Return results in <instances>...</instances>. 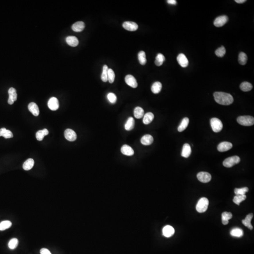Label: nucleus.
<instances>
[{"label":"nucleus","instance_id":"f257e3e1","mask_svg":"<svg viewBox=\"0 0 254 254\" xmlns=\"http://www.w3.org/2000/svg\"><path fill=\"white\" fill-rule=\"evenodd\" d=\"M215 101L219 104L224 105H228L233 102L232 96L230 94L223 92H216L214 93Z\"/></svg>","mask_w":254,"mask_h":254},{"label":"nucleus","instance_id":"f03ea898","mask_svg":"<svg viewBox=\"0 0 254 254\" xmlns=\"http://www.w3.org/2000/svg\"><path fill=\"white\" fill-rule=\"evenodd\" d=\"M237 121L242 126H252L254 124V118L251 116H241L237 118Z\"/></svg>","mask_w":254,"mask_h":254},{"label":"nucleus","instance_id":"7ed1b4c3","mask_svg":"<svg viewBox=\"0 0 254 254\" xmlns=\"http://www.w3.org/2000/svg\"><path fill=\"white\" fill-rule=\"evenodd\" d=\"M209 202L207 198H202L198 201L196 206L197 211L199 213H203L207 210L208 208Z\"/></svg>","mask_w":254,"mask_h":254},{"label":"nucleus","instance_id":"20e7f679","mask_svg":"<svg viewBox=\"0 0 254 254\" xmlns=\"http://www.w3.org/2000/svg\"><path fill=\"white\" fill-rule=\"evenodd\" d=\"M210 125L213 131L215 132H219L223 129V123L218 118H212L210 120Z\"/></svg>","mask_w":254,"mask_h":254},{"label":"nucleus","instance_id":"39448f33","mask_svg":"<svg viewBox=\"0 0 254 254\" xmlns=\"http://www.w3.org/2000/svg\"><path fill=\"white\" fill-rule=\"evenodd\" d=\"M240 161L241 159L239 156H232L224 160L223 161V165L226 168H231L234 165L238 164Z\"/></svg>","mask_w":254,"mask_h":254},{"label":"nucleus","instance_id":"423d86ee","mask_svg":"<svg viewBox=\"0 0 254 254\" xmlns=\"http://www.w3.org/2000/svg\"><path fill=\"white\" fill-rule=\"evenodd\" d=\"M197 177L200 182L203 183H207L211 179V175L210 173L206 172H200L198 173Z\"/></svg>","mask_w":254,"mask_h":254},{"label":"nucleus","instance_id":"0eeeda50","mask_svg":"<svg viewBox=\"0 0 254 254\" xmlns=\"http://www.w3.org/2000/svg\"><path fill=\"white\" fill-rule=\"evenodd\" d=\"M228 20L227 16L223 15L216 17L214 22V25L218 28L222 27L225 25Z\"/></svg>","mask_w":254,"mask_h":254},{"label":"nucleus","instance_id":"6e6552de","mask_svg":"<svg viewBox=\"0 0 254 254\" xmlns=\"http://www.w3.org/2000/svg\"><path fill=\"white\" fill-rule=\"evenodd\" d=\"M65 137L66 139L69 141H74L77 138V135L75 131L71 129H67L65 131Z\"/></svg>","mask_w":254,"mask_h":254},{"label":"nucleus","instance_id":"1a4fd4ad","mask_svg":"<svg viewBox=\"0 0 254 254\" xmlns=\"http://www.w3.org/2000/svg\"><path fill=\"white\" fill-rule=\"evenodd\" d=\"M122 26L125 29L130 31H135L138 28V26L136 23L131 21H126L123 23Z\"/></svg>","mask_w":254,"mask_h":254},{"label":"nucleus","instance_id":"9d476101","mask_svg":"<svg viewBox=\"0 0 254 254\" xmlns=\"http://www.w3.org/2000/svg\"><path fill=\"white\" fill-rule=\"evenodd\" d=\"M48 105L50 110L56 111L59 108V102L56 97H52L48 100Z\"/></svg>","mask_w":254,"mask_h":254},{"label":"nucleus","instance_id":"9b49d317","mask_svg":"<svg viewBox=\"0 0 254 254\" xmlns=\"http://www.w3.org/2000/svg\"><path fill=\"white\" fill-rule=\"evenodd\" d=\"M125 81L127 85L133 88H136L138 87V83L136 79L133 75H127L125 78Z\"/></svg>","mask_w":254,"mask_h":254},{"label":"nucleus","instance_id":"f8f14e48","mask_svg":"<svg viewBox=\"0 0 254 254\" xmlns=\"http://www.w3.org/2000/svg\"><path fill=\"white\" fill-rule=\"evenodd\" d=\"M9 97L8 99V102L9 105H12L17 99V94L15 89L11 88L8 91Z\"/></svg>","mask_w":254,"mask_h":254},{"label":"nucleus","instance_id":"ddd939ff","mask_svg":"<svg viewBox=\"0 0 254 254\" xmlns=\"http://www.w3.org/2000/svg\"><path fill=\"white\" fill-rule=\"evenodd\" d=\"M232 147V144L228 142H223L220 143L218 146V151L220 152H225L230 150Z\"/></svg>","mask_w":254,"mask_h":254},{"label":"nucleus","instance_id":"4468645a","mask_svg":"<svg viewBox=\"0 0 254 254\" xmlns=\"http://www.w3.org/2000/svg\"><path fill=\"white\" fill-rule=\"evenodd\" d=\"M177 59L178 64L182 67H186L188 66V60L185 54L183 53L179 54L177 57Z\"/></svg>","mask_w":254,"mask_h":254},{"label":"nucleus","instance_id":"2eb2a0df","mask_svg":"<svg viewBox=\"0 0 254 254\" xmlns=\"http://www.w3.org/2000/svg\"><path fill=\"white\" fill-rule=\"evenodd\" d=\"M175 230L173 227L170 225L165 226L163 230V235L165 237L169 238L174 235Z\"/></svg>","mask_w":254,"mask_h":254},{"label":"nucleus","instance_id":"dca6fc26","mask_svg":"<svg viewBox=\"0 0 254 254\" xmlns=\"http://www.w3.org/2000/svg\"><path fill=\"white\" fill-rule=\"evenodd\" d=\"M191 147L190 146V144H183L181 153V155L182 157L186 158H188L191 154Z\"/></svg>","mask_w":254,"mask_h":254},{"label":"nucleus","instance_id":"f3484780","mask_svg":"<svg viewBox=\"0 0 254 254\" xmlns=\"http://www.w3.org/2000/svg\"><path fill=\"white\" fill-rule=\"evenodd\" d=\"M121 151L123 155L127 156H132L134 154V151L132 148L127 144L123 145L121 148Z\"/></svg>","mask_w":254,"mask_h":254},{"label":"nucleus","instance_id":"a211bd4d","mask_svg":"<svg viewBox=\"0 0 254 254\" xmlns=\"http://www.w3.org/2000/svg\"><path fill=\"white\" fill-rule=\"evenodd\" d=\"M85 25L83 21H78L75 23L72 26V29L73 31L76 32H80L83 30L85 28Z\"/></svg>","mask_w":254,"mask_h":254},{"label":"nucleus","instance_id":"6ab92c4d","mask_svg":"<svg viewBox=\"0 0 254 254\" xmlns=\"http://www.w3.org/2000/svg\"><path fill=\"white\" fill-rule=\"evenodd\" d=\"M28 108L31 113L35 116H37L39 114V109L38 105L35 103H30L28 105Z\"/></svg>","mask_w":254,"mask_h":254},{"label":"nucleus","instance_id":"aec40b11","mask_svg":"<svg viewBox=\"0 0 254 254\" xmlns=\"http://www.w3.org/2000/svg\"><path fill=\"white\" fill-rule=\"evenodd\" d=\"M66 42L70 46L76 47L79 44V41L77 38L74 36H69L66 38Z\"/></svg>","mask_w":254,"mask_h":254},{"label":"nucleus","instance_id":"412c9836","mask_svg":"<svg viewBox=\"0 0 254 254\" xmlns=\"http://www.w3.org/2000/svg\"><path fill=\"white\" fill-rule=\"evenodd\" d=\"M153 137L149 134L144 135L141 139V143L144 145H150L153 143Z\"/></svg>","mask_w":254,"mask_h":254},{"label":"nucleus","instance_id":"4be33fe9","mask_svg":"<svg viewBox=\"0 0 254 254\" xmlns=\"http://www.w3.org/2000/svg\"><path fill=\"white\" fill-rule=\"evenodd\" d=\"M253 214L252 213L249 214V215L247 216L245 218V219L242 220V224L245 225V226L247 227L249 229H253V226L251 224V221L252 219L253 218Z\"/></svg>","mask_w":254,"mask_h":254},{"label":"nucleus","instance_id":"5701e85b","mask_svg":"<svg viewBox=\"0 0 254 254\" xmlns=\"http://www.w3.org/2000/svg\"><path fill=\"white\" fill-rule=\"evenodd\" d=\"M232 215L230 212H224L222 214V222L224 225L229 223V220L232 218Z\"/></svg>","mask_w":254,"mask_h":254},{"label":"nucleus","instance_id":"b1692460","mask_svg":"<svg viewBox=\"0 0 254 254\" xmlns=\"http://www.w3.org/2000/svg\"><path fill=\"white\" fill-rule=\"evenodd\" d=\"M0 136H3L5 138H10L13 137L12 132L7 130L5 128L0 129Z\"/></svg>","mask_w":254,"mask_h":254},{"label":"nucleus","instance_id":"393cba45","mask_svg":"<svg viewBox=\"0 0 254 254\" xmlns=\"http://www.w3.org/2000/svg\"><path fill=\"white\" fill-rule=\"evenodd\" d=\"M135 126V120L132 117H129L125 124V129L127 131H130L133 129Z\"/></svg>","mask_w":254,"mask_h":254},{"label":"nucleus","instance_id":"a878e982","mask_svg":"<svg viewBox=\"0 0 254 254\" xmlns=\"http://www.w3.org/2000/svg\"><path fill=\"white\" fill-rule=\"evenodd\" d=\"M154 115L151 112H148L146 113V114L144 115V118H143V122L144 124H149L151 123V122L153 121V119H154Z\"/></svg>","mask_w":254,"mask_h":254},{"label":"nucleus","instance_id":"bb28decb","mask_svg":"<svg viewBox=\"0 0 254 254\" xmlns=\"http://www.w3.org/2000/svg\"><path fill=\"white\" fill-rule=\"evenodd\" d=\"M48 130L46 128L43 130H40L37 132L36 133V138L38 141H42L45 136L48 135Z\"/></svg>","mask_w":254,"mask_h":254},{"label":"nucleus","instance_id":"cd10ccee","mask_svg":"<svg viewBox=\"0 0 254 254\" xmlns=\"http://www.w3.org/2000/svg\"><path fill=\"white\" fill-rule=\"evenodd\" d=\"M162 89V84L159 81L155 82L151 87V91L154 94L160 93Z\"/></svg>","mask_w":254,"mask_h":254},{"label":"nucleus","instance_id":"c85d7f7f","mask_svg":"<svg viewBox=\"0 0 254 254\" xmlns=\"http://www.w3.org/2000/svg\"><path fill=\"white\" fill-rule=\"evenodd\" d=\"M34 160H33V159H28L23 164V169L25 170H30L34 166Z\"/></svg>","mask_w":254,"mask_h":254},{"label":"nucleus","instance_id":"c756f323","mask_svg":"<svg viewBox=\"0 0 254 254\" xmlns=\"http://www.w3.org/2000/svg\"><path fill=\"white\" fill-rule=\"evenodd\" d=\"M189 122V119L188 118H183L179 126H178L177 130L179 132H182L185 130L187 127Z\"/></svg>","mask_w":254,"mask_h":254},{"label":"nucleus","instance_id":"7c9ffc66","mask_svg":"<svg viewBox=\"0 0 254 254\" xmlns=\"http://www.w3.org/2000/svg\"><path fill=\"white\" fill-rule=\"evenodd\" d=\"M134 114L135 118L136 119H140L142 118L144 115V111L143 108L140 107H136L134 110Z\"/></svg>","mask_w":254,"mask_h":254},{"label":"nucleus","instance_id":"2f4dec72","mask_svg":"<svg viewBox=\"0 0 254 254\" xmlns=\"http://www.w3.org/2000/svg\"><path fill=\"white\" fill-rule=\"evenodd\" d=\"M252 88H253L252 85L250 83L247 82V81L243 82L240 85V89L243 91H251L252 89Z\"/></svg>","mask_w":254,"mask_h":254},{"label":"nucleus","instance_id":"473e14b6","mask_svg":"<svg viewBox=\"0 0 254 254\" xmlns=\"http://www.w3.org/2000/svg\"><path fill=\"white\" fill-rule=\"evenodd\" d=\"M230 235L235 237H241L243 235V232L240 228H234L230 231Z\"/></svg>","mask_w":254,"mask_h":254},{"label":"nucleus","instance_id":"72a5a7b5","mask_svg":"<svg viewBox=\"0 0 254 254\" xmlns=\"http://www.w3.org/2000/svg\"><path fill=\"white\" fill-rule=\"evenodd\" d=\"M165 56H164L163 54L159 53L156 56V59L155 60V64L156 66L160 67L163 64V63L165 61Z\"/></svg>","mask_w":254,"mask_h":254},{"label":"nucleus","instance_id":"f704fd0d","mask_svg":"<svg viewBox=\"0 0 254 254\" xmlns=\"http://www.w3.org/2000/svg\"><path fill=\"white\" fill-rule=\"evenodd\" d=\"M138 59L139 63L142 65H144L146 63V55L144 51H140L138 54Z\"/></svg>","mask_w":254,"mask_h":254},{"label":"nucleus","instance_id":"c9c22d12","mask_svg":"<svg viewBox=\"0 0 254 254\" xmlns=\"http://www.w3.org/2000/svg\"><path fill=\"white\" fill-rule=\"evenodd\" d=\"M248 60V57L245 53H240L239 55L238 61L241 65H245L247 63Z\"/></svg>","mask_w":254,"mask_h":254},{"label":"nucleus","instance_id":"e433bc0d","mask_svg":"<svg viewBox=\"0 0 254 254\" xmlns=\"http://www.w3.org/2000/svg\"><path fill=\"white\" fill-rule=\"evenodd\" d=\"M246 195H237L234 197L233 199V202L234 203L238 205H240V203L241 202L245 200L246 199Z\"/></svg>","mask_w":254,"mask_h":254},{"label":"nucleus","instance_id":"4c0bfd02","mask_svg":"<svg viewBox=\"0 0 254 254\" xmlns=\"http://www.w3.org/2000/svg\"><path fill=\"white\" fill-rule=\"evenodd\" d=\"M108 67L106 65H104L103 68L102 73L101 75V79L103 82L108 81Z\"/></svg>","mask_w":254,"mask_h":254},{"label":"nucleus","instance_id":"58836bf2","mask_svg":"<svg viewBox=\"0 0 254 254\" xmlns=\"http://www.w3.org/2000/svg\"><path fill=\"white\" fill-rule=\"evenodd\" d=\"M12 225V223L9 221H4L0 223V230H5Z\"/></svg>","mask_w":254,"mask_h":254},{"label":"nucleus","instance_id":"ea45409f","mask_svg":"<svg viewBox=\"0 0 254 254\" xmlns=\"http://www.w3.org/2000/svg\"><path fill=\"white\" fill-rule=\"evenodd\" d=\"M226 53V50L224 46L219 48L215 51V54L219 58H222Z\"/></svg>","mask_w":254,"mask_h":254},{"label":"nucleus","instance_id":"a19ab883","mask_svg":"<svg viewBox=\"0 0 254 254\" xmlns=\"http://www.w3.org/2000/svg\"><path fill=\"white\" fill-rule=\"evenodd\" d=\"M18 244V241L17 239L13 238L10 240L8 244V246L11 249H16Z\"/></svg>","mask_w":254,"mask_h":254},{"label":"nucleus","instance_id":"79ce46f5","mask_svg":"<svg viewBox=\"0 0 254 254\" xmlns=\"http://www.w3.org/2000/svg\"><path fill=\"white\" fill-rule=\"evenodd\" d=\"M249 191V188L247 187L242 188H235V193L237 195H245V194Z\"/></svg>","mask_w":254,"mask_h":254},{"label":"nucleus","instance_id":"37998d69","mask_svg":"<svg viewBox=\"0 0 254 254\" xmlns=\"http://www.w3.org/2000/svg\"><path fill=\"white\" fill-rule=\"evenodd\" d=\"M115 73L112 69H108V81L110 83H114L115 79Z\"/></svg>","mask_w":254,"mask_h":254},{"label":"nucleus","instance_id":"c03bdc74","mask_svg":"<svg viewBox=\"0 0 254 254\" xmlns=\"http://www.w3.org/2000/svg\"><path fill=\"white\" fill-rule=\"evenodd\" d=\"M108 98L112 103H115L117 101V97L114 93H109L108 95Z\"/></svg>","mask_w":254,"mask_h":254},{"label":"nucleus","instance_id":"a18cd8bd","mask_svg":"<svg viewBox=\"0 0 254 254\" xmlns=\"http://www.w3.org/2000/svg\"><path fill=\"white\" fill-rule=\"evenodd\" d=\"M40 253L41 254H51L50 252L48 249L45 248H42L40 250Z\"/></svg>","mask_w":254,"mask_h":254},{"label":"nucleus","instance_id":"49530a36","mask_svg":"<svg viewBox=\"0 0 254 254\" xmlns=\"http://www.w3.org/2000/svg\"><path fill=\"white\" fill-rule=\"evenodd\" d=\"M167 3H169V4H171V5H176L177 3V2L175 0H168L167 1Z\"/></svg>","mask_w":254,"mask_h":254},{"label":"nucleus","instance_id":"de8ad7c7","mask_svg":"<svg viewBox=\"0 0 254 254\" xmlns=\"http://www.w3.org/2000/svg\"><path fill=\"white\" fill-rule=\"evenodd\" d=\"M235 1L238 3H243L246 2V0H235Z\"/></svg>","mask_w":254,"mask_h":254}]
</instances>
